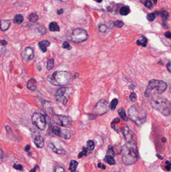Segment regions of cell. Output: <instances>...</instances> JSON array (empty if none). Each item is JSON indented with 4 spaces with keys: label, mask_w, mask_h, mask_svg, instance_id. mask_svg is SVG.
<instances>
[{
    "label": "cell",
    "mask_w": 171,
    "mask_h": 172,
    "mask_svg": "<svg viewBox=\"0 0 171 172\" xmlns=\"http://www.w3.org/2000/svg\"><path fill=\"white\" fill-rule=\"evenodd\" d=\"M37 29H38V31L42 35L44 34L47 32V30L46 29L45 27H44L43 26H39L37 27Z\"/></svg>",
    "instance_id": "obj_31"
},
{
    "label": "cell",
    "mask_w": 171,
    "mask_h": 172,
    "mask_svg": "<svg viewBox=\"0 0 171 172\" xmlns=\"http://www.w3.org/2000/svg\"><path fill=\"white\" fill-rule=\"evenodd\" d=\"M150 104L153 108L165 116H169L171 114V103L165 98L158 96L153 97Z\"/></svg>",
    "instance_id": "obj_2"
},
{
    "label": "cell",
    "mask_w": 171,
    "mask_h": 172,
    "mask_svg": "<svg viewBox=\"0 0 171 172\" xmlns=\"http://www.w3.org/2000/svg\"><path fill=\"white\" fill-rule=\"evenodd\" d=\"M88 38L87 32L80 28L75 29L70 32L67 36V39L72 42L80 43L86 40Z\"/></svg>",
    "instance_id": "obj_6"
},
{
    "label": "cell",
    "mask_w": 171,
    "mask_h": 172,
    "mask_svg": "<svg viewBox=\"0 0 171 172\" xmlns=\"http://www.w3.org/2000/svg\"><path fill=\"white\" fill-rule=\"evenodd\" d=\"M162 141H163V142H165L166 141V139L164 137V138H162Z\"/></svg>",
    "instance_id": "obj_56"
},
{
    "label": "cell",
    "mask_w": 171,
    "mask_h": 172,
    "mask_svg": "<svg viewBox=\"0 0 171 172\" xmlns=\"http://www.w3.org/2000/svg\"><path fill=\"white\" fill-rule=\"evenodd\" d=\"M114 25L116 27L121 28L123 26V23L120 21H116L114 22Z\"/></svg>",
    "instance_id": "obj_38"
},
{
    "label": "cell",
    "mask_w": 171,
    "mask_h": 172,
    "mask_svg": "<svg viewBox=\"0 0 171 172\" xmlns=\"http://www.w3.org/2000/svg\"><path fill=\"white\" fill-rule=\"evenodd\" d=\"M1 44H2V45H6L8 44L7 41H6L5 40H2L1 41Z\"/></svg>",
    "instance_id": "obj_52"
},
{
    "label": "cell",
    "mask_w": 171,
    "mask_h": 172,
    "mask_svg": "<svg viewBox=\"0 0 171 172\" xmlns=\"http://www.w3.org/2000/svg\"><path fill=\"white\" fill-rule=\"evenodd\" d=\"M49 29L51 31H59L60 28L58 25L57 23L55 22H52L50 23L49 25Z\"/></svg>",
    "instance_id": "obj_16"
},
{
    "label": "cell",
    "mask_w": 171,
    "mask_h": 172,
    "mask_svg": "<svg viewBox=\"0 0 171 172\" xmlns=\"http://www.w3.org/2000/svg\"><path fill=\"white\" fill-rule=\"evenodd\" d=\"M68 91V89L67 88H61L57 90L56 95H64Z\"/></svg>",
    "instance_id": "obj_27"
},
{
    "label": "cell",
    "mask_w": 171,
    "mask_h": 172,
    "mask_svg": "<svg viewBox=\"0 0 171 172\" xmlns=\"http://www.w3.org/2000/svg\"><path fill=\"white\" fill-rule=\"evenodd\" d=\"M55 172H65V170L61 167H57L55 169Z\"/></svg>",
    "instance_id": "obj_42"
},
{
    "label": "cell",
    "mask_w": 171,
    "mask_h": 172,
    "mask_svg": "<svg viewBox=\"0 0 171 172\" xmlns=\"http://www.w3.org/2000/svg\"><path fill=\"white\" fill-rule=\"evenodd\" d=\"M117 104H118V100L117 99H114L110 103L109 108L112 110H114V109L116 108V107L117 105Z\"/></svg>",
    "instance_id": "obj_29"
},
{
    "label": "cell",
    "mask_w": 171,
    "mask_h": 172,
    "mask_svg": "<svg viewBox=\"0 0 171 172\" xmlns=\"http://www.w3.org/2000/svg\"><path fill=\"white\" fill-rule=\"evenodd\" d=\"M86 145H87V148L89 149V151H92V150L94 149L95 147V145L94 142L92 140H88L87 143H86Z\"/></svg>",
    "instance_id": "obj_28"
},
{
    "label": "cell",
    "mask_w": 171,
    "mask_h": 172,
    "mask_svg": "<svg viewBox=\"0 0 171 172\" xmlns=\"http://www.w3.org/2000/svg\"><path fill=\"white\" fill-rule=\"evenodd\" d=\"M10 20H1L0 21V29L3 31H7L11 25Z\"/></svg>",
    "instance_id": "obj_11"
},
{
    "label": "cell",
    "mask_w": 171,
    "mask_h": 172,
    "mask_svg": "<svg viewBox=\"0 0 171 172\" xmlns=\"http://www.w3.org/2000/svg\"><path fill=\"white\" fill-rule=\"evenodd\" d=\"M153 1H154V4L155 5H156L157 3V0H153Z\"/></svg>",
    "instance_id": "obj_57"
},
{
    "label": "cell",
    "mask_w": 171,
    "mask_h": 172,
    "mask_svg": "<svg viewBox=\"0 0 171 172\" xmlns=\"http://www.w3.org/2000/svg\"><path fill=\"white\" fill-rule=\"evenodd\" d=\"M55 99L58 102L62 103L64 105H65L67 103V99L64 95H56Z\"/></svg>",
    "instance_id": "obj_17"
},
{
    "label": "cell",
    "mask_w": 171,
    "mask_h": 172,
    "mask_svg": "<svg viewBox=\"0 0 171 172\" xmlns=\"http://www.w3.org/2000/svg\"><path fill=\"white\" fill-rule=\"evenodd\" d=\"M167 69L169 70V71L171 72V62H169L167 64Z\"/></svg>",
    "instance_id": "obj_49"
},
{
    "label": "cell",
    "mask_w": 171,
    "mask_h": 172,
    "mask_svg": "<svg viewBox=\"0 0 171 172\" xmlns=\"http://www.w3.org/2000/svg\"><path fill=\"white\" fill-rule=\"evenodd\" d=\"M128 117L138 126H141L146 121V113L138 105H133L128 110Z\"/></svg>",
    "instance_id": "obj_3"
},
{
    "label": "cell",
    "mask_w": 171,
    "mask_h": 172,
    "mask_svg": "<svg viewBox=\"0 0 171 172\" xmlns=\"http://www.w3.org/2000/svg\"><path fill=\"white\" fill-rule=\"evenodd\" d=\"M50 45V42L49 41L46 40L40 41L38 43V45L40 50L44 53L47 51V47L49 46Z\"/></svg>",
    "instance_id": "obj_12"
},
{
    "label": "cell",
    "mask_w": 171,
    "mask_h": 172,
    "mask_svg": "<svg viewBox=\"0 0 171 172\" xmlns=\"http://www.w3.org/2000/svg\"><path fill=\"white\" fill-rule=\"evenodd\" d=\"M38 168V166H36L33 169H32L31 170V171H30V172H36V171H37V168Z\"/></svg>",
    "instance_id": "obj_53"
},
{
    "label": "cell",
    "mask_w": 171,
    "mask_h": 172,
    "mask_svg": "<svg viewBox=\"0 0 171 172\" xmlns=\"http://www.w3.org/2000/svg\"><path fill=\"white\" fill-rule=\"evenodd\" d=\"M71 79V74L66 71L57 70L48 77V80L52 85L63 86L69 82Z\"/></svg>",
    "instance_id": "obj_4"
},
{
    "label": "cell",
    "mask_w": 171,
    "mask_h": 172,
    "mask_svg": "<svg viewBox=\"0 0 171 172\" xmlns=\"http://www.w3.org/2000/svg\"><path fill=\"white\" fill-rule=\"evenodd\" d=\"M166 163H167V165L166 166V169L168 171H170L171 169V163L168 160L166 161Z\"/></svg>",
    "instance_id": "obj_44"
},
{
    "label": "cell",
    "mask_w": 171,
    "mask_h": 172,
    "mask_svg": "<svg viewBox=\"0 0 171 172\" xmlns=\"http://www.w3.org/2000/svg\"><path fill=\"white\" fill-rule=\"evenodd\" d=\"M165 35L166 37L168 38H171V32H170V31H167V32H166Z\"/></svg>",
    "instance_id": "obj_48"
},
{
    "label": "cell",
    "mask_w": 171,
    "mask_h": 172,
    "mask_svg": "<svg viewBox=\"0 0 171 172\" xmlns=\"http://www.w3.org/2000/svg\"><path fill=\"white\" fill-rule=\"evenodd\" d=\"M162 17L163 20H167L169 17V13L167 11H164L162 13Z\"/></svg>",
    "instance_id": "obj_37"
},
{
    "label": "cell",
    "mask_w": 171,
    "mask_h": 172,
    "mask_svg": "<svg viewBox=\"0 0 171 172\" xmlns=\"http://www.w3.org/2000/svg\"><path fill=\"white\" fill-rule=\"evenodd\" d=\"M140 2L143 3L146 7L152 9L153 7L152 3L151 0H140Z\"/></svg>",
    "instance_id": "obj_25"
},
{
    "label": "cell",
    "mask_w": 171,
    "mask_h": 172,
    "mask_svg": "<svg viewBox=\"0 0 171 172\" xmlns=\"http://www.w3.org/2000/svg\"><path fill=\"white\" fill-rule=\"evenodd\" d=\"M27 88L31 91H34L37 89V81L34 79H31L27 83Z\"/></svg>",
    "instance_id": "obj_14"
},
{
    "label": "cell",
    "mask_w": 171,
    "mask_h": 172,
    "mask_svg": "<svg viewBox=\"0 0 171 172\" xmlns=\"http://www.w3.org/2000/svg\"><path fill=\"white\" fill-rule=\"evenodd\" d=\"M97 167H98V168H101V169H103V170H104V169H106L105 166L104 165H103V164H102V163H98V165H97Z\"/></svg>",
    "instance_id": "obj_47"
},
{
    "label": "cell",
    "mask_w": 171,
    "mask_h": 172,
    "mask_svg": "<svg viewBox=\"0 0 171 172\" xmlns=\"http://www.w3.org/2000/svg\"><path fill=\"white\" fill-rule=\"evenodd\" d=\"M137 45H141V46H142L143 47H146V43L143 42H142V41H141L139 40H138L137 41Z\"/></svg>",
    "instance_id": "obj_41"
},
{
    "label": "cell",
    "mask_w": 171,
    "mask_h": 172,
    "mask_svg": "<svg viewBox=\"0 0 171 172\" xmlns=\"http://www.w3.org/2000/svg\"><path fill=\"white\" fill-rule=\"evenodd\" d=\"M107 155L113 157H114V152L113 150V148L112 147H109L107 151Z\"/></svg>",
    "instance_id": "obj_35"
},
{
    "label": "cell",
    "mask_w": 171,
    "mask_h": 172,
    "mask_svg": "<svg viewBox=\"0 0 171 172\" xmlns=\"http://www.w3.org/2000/svg\"><path fill=\"white\" fill-rule=\"evenodd\" d=\"M30 146L27 145L25 147V151L26 152H29L30 151Z\"/></svg>",
    "instance_id": "obj_50"
},
{
    "label": "cell",
    "mask_w": 171,
    "mask_h": 172,
    "mask_svg": "<svg viewBox=\"0 0 171 172\" xmlns=\"http://www.w3.org/2000/svg\"><path fill=\"white\" fill-rule=\"evenodd\" d=\"M167 88L168 85L164 81L152 79L149 82L145 92V96L146 97H150L154 90H155L157 93L161 94L164 92Z\"/></svg>",
    "instance_id": "obj_5"
},
{
    "label": "cell",
    "mask_w": 171,
    "mask_h": 172,
    "mask_svg": "<svg viewBox=\"0 0 171 172\" xmlns=\"http://www.w3.org/2000/svg\"><path fill=\"white\" fill-rule=\"evenodd\" d=\"M61 131V129L59 127L57 126H54L52 128V132L54 134H55L56 135L60 137V134Z\"/></svg>",
    "instance_id": "obj_30"
},
{
    "label": "cell",
    "mask_w": 171,
    "mask_h": 172,
    "mask_svg": "<svg viewBox=\"0 0 171 172\" xmlns=\"http://www.w3.org/2000/svg\"><path fill=\"white\" fill-rule=\"evenodd\" d=\"M32 123L40 130H43L46 125L44 115L39 113H35L32 117Z\"/></svg>",
    "instance_id": "obj_8"
},
{
    "label": "cell",
    "mask_w": 171,
    "mask_h": 172,
    "mask_svg": "<svg viewBox=\"0 0 171 172\" xmlns=\"http://www.w3.org/2000/svg\"><path fill=\"white\" fill-rule=\"evenodd\" d=\"M63 13V10L62 9H61L60 10H57V13L58 15H61Z\"/></svg>",
    "instance_id": "obj_51"
},
{
    "label": "cell",
    "mask_w": 171,
    "mask_h": 172,
    "mask_svg": "<svg viewBox=\"0 0 171 172\" xmlns=\"http://www.w3.org/2000/svg\"><path fill=\"white\" fill-rule=\"evenodd\" d=\"M120 121V118H115V119H114V120L113 121V123H119V122Z\"/></svg>",
    "instance_id": "obj_54"
},
{
    "label": "cell",
    "mask_w": 171,
    "mask_h": 172,
    "mask_svg": "<svg viewBox=\"0 0 171 172\" xmlns=\"http://www.w3.org/2000/svg\"><path fill=\"white\" fill-rule=\"evenodd\" d=\"M118 113L120 115V118L125 121H127V117L123 108H120L118 110Z\"/></svg>",
    "instance_id": "obj_18"
},
{
    "label": "cell",
    "mask_w": 171,
    "mask_h": 172,
    "mask_svg": "<svg viewBox=\"0 0 171 172\" xmlns=\"http://www.w3.org/2000/svg\"><path fill=\"white\" fill-rule=\"evenodd\" d=\"M54 66V62L53 59H48L47 60V64L46 69L47 70H49L53 68Z\"/></svg>",
    "instance_id": "obj_24"
},
{
    "label": "cell",
    "mask_w": 171,
    "mask_h": 172,
    "mask_svg": "<svg viewBox=\"0 0 171 172\" xmlns=\"http://www.w3.org/2000/svg\"><path fill=\"white\" fill-rule=\"evenodd\" d=\"M62 47L64 49H66L67 50H71L72 49V47L66 41L64 42L62 45Z\"/></svg>",
    "instance_id": "obj_33"
},
{
    "label": "cell",
    "mask_w": 171,
    "mask_h": 172,
    "mask_svg": "<svg viewBox=\"0 0 171 172\" xmlns=\"http://www.w3.org/2000/svg\"><path fill=\"white\" fill-rule=\"evenodd\" d=\"M146 18L150 22H152L156 18V16L154 13H150L147 15Z\"/></svg>",
    "instance_id": "obj_32"
},
{
    "label": "cell",
    "mask_w": 171,
    "mask_h": 172,
    "mask_svg": "<svg viewBox=\"0 0 171 172\" xmlns=\"http://www.w3.org/2000/svg\"><path fill=\"white\" fill-rule=\"evenodd\" d=\"M49 147L52 150V151L54 152V153H57L58 154H63L65 153V151L64 150L58 149L52 143H50L49 145Z\"/></svg>",
    "instance_id": "obj_22"
},
{
    "label": "cell",
    "mask_w": 171,
    "mask_h": 172,
    "mask_svg": "<svg viewBox=\"0 0 171 172\" xmlns=\"http://www.w3.org/2000/svg\"><path fill=\"white\" fill-rule=\"evenodd\" d=\"M78 162H76V160H71L70 163L69 167V169L70 171H75L76 168L78 166Z\"/></svg>",
    "instance_id": "obj_23"
},
{
    "label": "cell",
    "mask_w": 171,
    "mask_h": 172,
    "mask_svg": "<svg viewBox=\"0 0 171 172\" xmlns=\"http://www.w3.org/2000/svg\"><path fill=\"white\" fill-rule=\"evenodd\" d=\"M109 105L105 99H101L97 103L94 108L93 111L96 114H104L109 110Z\"/></svg>",
    "instance_id": "obj_7"
},
{
    "label": "cell",
    "mask_w": 171,
    "mask_h": 172,
    "mask_svg": "<svg viewBox=\"0 0 171 172\" xmlns=\"http://www.w3.org/2000/svg\"><path fill=\"white\" fill-rule=\"evenodd\" d=\"M4 158V152L2 149L0 148V164L2 163Z\"/></svg>",
    "instance_id": "obj_43"
},
{
    "label": "cell",
    "mask_w": 171,
    "mask_h": 172,
    "mask_svg": "<svg viewBox=\"0 0 171 172\" xmlns=\"http://www.w3.org/2000/svg\"><path fill=\"white\" fill-rule=\"evenodd\" d=\"M24 20V18L23 16L21 14H17L15 16V18L14 19V22L15 23L20 24L23 22Z\"/></svg>",
    "instance_id": "obj_21"
},
{
    "label": "cell",
    "mask_w": 171,
    "mask_h": 172,
    "mask_svg": "<svg viewBox=\"0 0 171 172\" xmlns=\"http://www.w3.org/2000/svg\"><path fill=\"white\" fill-rule=\"evenodd\" d=\"M60 137L63 138L65 140H68L71 137V132L69 130L67 129H61Z\"/></svg>",
    "instance_id": "obj_15"
},
{
    "label": "cell",
    "mask_w": 171,
    "mask_h": 172,
    "mask_svg": "<svg viewBox=\"0 0 171 172\" xmlns=\"http://www.w3.org/2000/svg\"><path fill=\"white\" fill-rule=\"evenodd\" d=\"M121 154L123 162L126 165H133L137 161L138 158L137 147L133 142H127L121 148Z\"/></svg>",
    "instance_id": "obj_1"
},
{
    "label": "cell",
    "mask_w": 171,
    "mask_h": 172,
    "mask_svg": "<svg viewBox=\"0 0 171 172\" xmlns=\"http://www.w3.org/2000/svg\"><path fill=\"white\" fill-rule=\"evenodd\" d=\"M0 43H1V39H0Z\"/></svg>",
    "instance_id": "obj_60"
},
{
    "label": "cell",
    "mask_w": 171,
    "mask_h": 172,
    "mask_svg": "<svg viewBox=\"0 0 171 172\" xmlns=\"http://www.w3.org/2000/svg\"><path fill=\"white\" fill-rule=\"evenodd\" d=\"M53 120L58 125L63 127H69L72 123V119L70 117L60 115H54Z\"/></svg>",
    "instance_id": "obj_9"
},
{
    "label": "cell",
    "mask_w": 171,
    "mask_h": 172,
    "mask_svg": "<svg viewBox=\"0 0 171 172\" xmlns=\"http://www.w3.org/2000/svg\"><path fill=\"white\" fill-rule=\"evenodd\" d=\"M141 40H140L141 41H142V42H144V43H147V42H148V39H146V38L145 36H144V35L141 36Z\"/></svg>",
    "instance_id": "obj_46"
},
{
    "label": "cell",
    "mask_w": 171,
    "mask_h": 172,
    "mask_svg": "<svg viewBox=\"0 0 171 172\" xmlns=\"http://www.w3.org/2000/svg\"><path fill=\"white\" fill-rule=\"evenodd\" d=\"M21 56L24 60L29 62L33 60L34 57V51L32 47H26L22 52Z\"/></svg>",
    "instance_id": "obj_10"
},
{
    "label": "cell",
    "mask_w": 171,
    "mask_h": 172,
    "mask_svg": "<svg viewBox=\"0 0 171 172\" xmlns=\"http://www.w3.org/2000/svg\"><path fill=\"white\" fill-rule=\"evenodd\" d=\"M86 153H87V149L84 147H83L82 151L80 153L78 154V158L80 159V158H81L83 156H84H84H86Z\"/></svg>",
    "instance_id": "obj_36"
},
{
    "label": "cell",
    "mask_w": 171,
    "mask_h": 172,
    "mask_svg": "<svg viewBox=\"0 0 171 172\" xmlns=\"http://www.w3.org/2000/svg\"><path fill=\"white\" fill-rule=\"evenodd\" d=\"M45 120H46V124H49L50 123V122H51L50 117L46 115L45 116Z\"/></svg>",
    "instance_id": "obj_45"
},
{
    "label": "cell",
    "mask_w": 171,
    "mask_h": 172,
    "mask_svg": "<svg viewBox=\"0 0 171 172\" xmlns=\"http://www.w3.org/2000/svg\"><path fill=\"white\" fill-rule=\"evenodd\" d=\"M129 99L132 102H135L137 99V96L135 93H132L129 96Z\"/></svg>",
    "instance_id": "obj_34"
},
{
    "label": "cell",
    "mask_w": 171,
    "mask_h": 172,
    "mask_svg": "<svg viewBox=\"0 0 171 172\" xmlns=\"http://www.w3.org/2000/svg\"><path fill=\"white\" fill-rule=\"evenodd\" d=\"M107 26L105 25H101L99 26L98 30L101 32H104L107 30Z\"/></svg>",
    "instance_id": "obj_39"
},
{
    "label": "cell",
    "mask_w": 171,
    "mask_h": 172,
    "mask_svg": "<svg viewBox=\"0 0 171 172\" xmlns=\"http://www.w3.org/2000/svg\"><path fill=\"white\" fill-rule=\"evenodd\" d=\"M34 143L38 148H42L44 146V140L43 138L40 135L36 136L34 139Z\"/></svg>",
    "instance_id": "obj_13"
},
{
    "label": "cell",
    "mask_w": 171,
    "mask_h": 172,
    "mask_svg": "<svg viewBox=\"0 0 171 172\" xmlns=\"http://www.w3.org/2000/svg\"><path fill=\"white\" fill-rule=\"evenodd\" d=\"M78 172V171H76V170H75V171H72V172Z\"/></svg>",
    "instance_id": "obj_59"
},
{
    "label": "cell",
    "mask_w": 171,
    "mask_h": 172,
    "mask_svg": "<svg viewBox=\"0 0 171 172\" xmlns=\"http://www.w3.org/2000/svg\"><path fill=\"white\" fill-rule=\"evenodd\" d=\"M29 21L32 23H35L38 20V16L35 13H32L29 15Z\"/></svg>",
    "instance_id": "obj_26"
},
{
    "label": "cell",
    "mask_w": 171,
    "mask_h": 172,
    "mask_svg": "<svg viewBox=\"0 0 171 172\" xmlns=\"http://www.w3.org/2000/svg\"><path fill=\"white\" fill-rule=\"evenodd\" d=\"M157 156H158V157L159 159H164V158L162 156H161V155H159L158 154H157Z\"/></svg>",
    "instance_id": "obj_55"
},
{
    "label": "cell",
    "mask_w": 171,
    "mask_h": 172,
    "mask_svg": "<svg viewBox=\"0 0 171 172\" xmlns=\"http://www.w3.org/2000/svg\"><path fill=\"white\" fill-rule=\"evenodd\" d=\"M96 1L97 2H98V3H101L102 1V0H96Z\"/></svg>",
    "instance_id": "obj_58"
},
{
    "label": "cell",
    "mask_w": 171,
    "mask_h": 172,
    "mask_svg": "<svg viewBox=\"0 0 171 172\" xmlns=\"http://www.w3.org/2000/svg\"><path fill=\"white\" fill-rule=\"evenodd\" d=\"M104 160L107 163H108V164H109L110 165H113L115 163L114 157H113L110 156H109V155L105 156Z\"/></svg>",
    "instance_id": "obj_19"
},
{
    "label": "cell",
    "mask_w": 171,
    "mask_h": 172,
    "mask_svg": "<svg viewBox=\"0 0 171 172\" xmlns=\"http://www.w3.org/2000/svg\"><path fill=\"white\" fill-rule=\"evenodd\" d=\"M13 168L14 169H15L16 170H20V171H22L23 170V167L21 165V164H15L13 166Z\"/></svg>",
    "instance_id": "obj_40"
},
{
    "label": "cell",
    "mask_w": 171,
    "mask_h": 172,
    "mask_svg": "<svg viewBox=\"0 0 171 172\" xmlns=\"http://www.w3.org/2000/svg\"><path fill=\"white\" fill-rule=\"evenodd\" d=\"M131 12V10L128 7L126 6L121 7L120 10V15L123 16H126Z\"/></svg>",
    "instance_id": "obj_20"
}]
</instances>
